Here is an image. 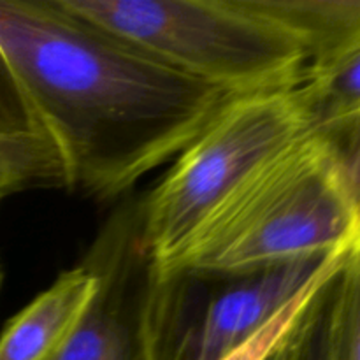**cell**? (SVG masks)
Instances as JSON below:
<instances>
[{"instance_id":"cell-13","label":"cell","mask_w":360,"mask_h":360,"mask_svg":"<svg viewBox=\"0 0 360 360\" xmlns=\"http://www.w3.org/2000/svg\"><path fill=\"white\" fill-rule=\"evenodd\" d=\"M316 136L326 141L341 181L360 214V115Z\"/></svg>"},{"instance_id":"cell-11","label":"cell","mask_w":360,"mask_h":360,"mask_svg":"<svg viewBox=\"0 0 360 360\" xmlns=\"http://www.w3.org/2000/svg\"><path fill=\"white\" fill-rule=\"evenodd\" d=\"M322 360H360V253L327 290L320 327Z\"/></svg>"},{"instance_id":"cell-15","label":"cell","mask_w":360,"mask_h":360,"mask_svg":"<svg viewBox=\"0 0 360 360\" xmlns=\"http://www.w3.org/2000/svg\"><path fill=\"white\" fill-rule=\"evenodd\" d=\"M20 190H23L21 183L18 181L9 171H6V169L0 165V202H2L6 197H9L11 193L20 192Z\"/></svg>"},{"instance_id":"cell-3","label":"cell","mask_w":360,"mask_h":360,"mask_svg":"<svg viewBox=\"0 0 360 360\" xmlns=\"http://www.w3.org/2000/svg\"><path fill=\"white\" fill-rule=\"evenodd\" d=\"M165 65L232 95L292 90L308 56L252 0H62Z\"/></svg>"},{"instance_id":"cell-4","label":"cell","mask_w":360,"mask_h":360,"mask_svg":"<svg viewBox=\"0 0 360 360\" xmlns=\"http://www.w3.org/2000/svg\"><path fill=\"white\" fill-rule=\"evenodd\" d=\"M306 134L295 88L229 98L141 206L136 248L148 274L167 269L260 165Z\"/></svg>"},{"instance_id":"cell-12","label":"cell","mask_w":360,"mask_h":360,"mask_svg":"<svg viewBox=\"0 0 360 360\" xmlns=\"http://www.w3.org/2000/svg\"><path fill=\"white\" fill-rule=\"evenodd\" d=\"M345 267V266H343ZM340 274L338 271L333 276H327L326 280L319 281L311 288L299 295L294 302L287 306L281 313H278L264 329H260L255 336L250 338L246 343L232 350L220 360H285L288 350H290V341L301 329L302 323L309 316L322 295L333 283L334 278Z\"/></svg>"},{"instance_id":"cell-8","label":"cell","mask_w":360,"mask_h":360,"mask_svg":"<svg viewBox=\"0 0 360 360\" xmlns=\"http://www.w3.org/2000/svg\"><path fill=\"white\" fill-rule=\"evenodd\" d=\"M102 287L72 336L46 360H141L137 311H130L129 264L116 259L97 264Z\"/></svg>"},{"instance_id":"cell-5","label":"cell","mask_w":360,"mask_h":360,"mask_svg":"<svg viewBox=\"0 0 360 360\" xmlns=\"http://www.w3.org/2000/svg\"><path fill=\"white\" fill-rule=\"evenodd\" d=\"M354 255L302 257L245 273L148 276L137 311L139 359H224Z\"/></svg>"},{"instance_id":"cell-6","label":"cell","mask_w":360,"mask_h":360,"mask_svg":"<svg viewBox=\"0 0 360 360\" xmlns=\"http://www.w3.org/2000/svg\"><path fill=\"white\" fill-rule=\"evenodd\" d=\"M102 287L97 264L60 274L49 288L7 322L0 360H46L79 327Z\"/></svg>"},{"instance_id":"cell-16","label":"cell","mask_w":360,"mask_h":360,"mask_svg":"<svg viewBox=\"0 0 360 360\" xmlns=\"http://www.w3.org/2000/svg\"><path fill=\"white\" fill-rule=\"evenodd\" d=\"M0 285H2V267H0Z\"/></svg>"},{"instance_id":"cell-14","label":"cell","mask_w":360,"mask_h":360,"mask_svg":"<svg viewBox=\"0 0 360 360\" xmlns=\"http://www.w3.org/2000/svg\"><path fill=\"white\" fill-rule=\"evenodd\" d=\"M323 302H326V297H323L322 304H320L308 333H306V336L302 338V341L299 343V347L295 348L294 354L290 355L288 360H322V354H320V327H322Z\"/></svg>"},{"instance_id":"cell-9","label":"cell","mask_w":360,"mask_h":360,"mask_svg":"<svg viewBox=\"0 0 360 360\" xmlns=\"http://www.w3.org/2000/svg\"><path fill=\"white\" fill-rule=\"evenodd\" d=\"M283 25L308 56V67L360 44V0H252Z\"/></svg>"},{"instance_id":"cell-2","label":"cell","mask_w":360,"mask_h":360,"mask_svg":"<svg viewBox=\"0 0 360 360\" xmlns=\"http://www.w3.org/2000/svg\"><path fill=\"white\" fill-rule=\"evenodd\" d=\"M333 253H360V214L326 141L309 132L260 165L167 269L148 276L245 273Z\"/></svg>"},{"instance_id":"cell-10","label":"cell","mask_w":360,"mask_h":360,"mask_svg":"<svg viewBox=\"0 0 360 360\" xmlns=\"http://www.w3.org/2000/svg\"><path fill=\"white\" fill-rule=\"evenodd\" d=\"M311 134H323L360 115V44L309 65L295 88Z\"/></svg>"},{"instance_id":"cell-1","label":"cell","mask_w":360,"mask_h":360,"mask_svg":"<svg viewBox=\"0 0 360 360\" xmlns=\"http://www.w3.org/2000/svg\"><path fill=\"white\" fill-rule=\"evenodd\" d=\"M0 49L62 153L69 188L98 199L127 192L178 157L236 97L62 0H0Z\"/></svg>"},{"instance_id":"cell-7","label":"cell","mask_w":360,"mask_h":360,"mask_svg":"<svg viewBox=\"0 0 360 360\" xmlns=\"http://www.w3.org/2000/svg\"><path fill=\"white\" fill-rule=\"evenodd\" d=\"M0 165L21 186H65L62 153L0 49Z\"/></svg>"}]
</instances>
